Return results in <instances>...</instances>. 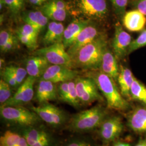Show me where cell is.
Masks as SVG:
<instances>
[{"label": "cell", "mask_w": 146, "mask_h": 146, "mask_svg": "<svg viewBox=\"0 0 146 146\" xmlns=\"http://www.w3.org/2000/svg\"><path fill=\"white\" fill-rule=\"evenodd\" d=\"M19 42L20 41L17 38V37L16 36V35H14L4 47L1 49V52H10L12 50H15L17 47H19Z\"/></svg>", "instance_id": "8d00e7d4"}, {"label": "cell", "mask_w": 146, "mask_h": 146, "mask_svg": "<svg viewBox=\"0 0 146 146\" xmlns=\"http://www.w3.org/2000/svg\"><path fill=\"white\" fill-rule=\"evenodd\" d=\"M0 115L6 124L20 128L39 125L42 121L35 112L23 106H1Z\"/></svg>", "instance_id": "277c9868"}, {"label": "cell", "mask_w": 146, "mask_h": 146, "mask_svg": "<svg viewBox=\"0 0 146 146\" xmlns=\"http://www.w3.org/2000/svg\"><path fill=\"white\" fill-rule=\"evenodd\" d=\"M43 1L44 2H47V1H48V0H43Z\"/></svg>", "instance_id": "ee69618b"}, {"label": "cell", "mask_w": 146, "mask_h": 146, "mask_svg": "<svg viewBox=\"0 0 146 146\" xmlns=\"http://www.w3.org/2000/svg\"><path fill=\"white\" fill-rule=\"evenodd\" d=\"M60 100L74 107L75 108H78L81 106L80 102L78 100V94L75 87V80L69 82V88L67 93Z\"/></svg>", "instance_id": "484cf974"}, {"label": "cell", "mask_w": 146, "mask_h": 146, "mask_svg": "<svg viewBox=\"0 0 146 146\" xmlns=\"http://www.w3.org/2000/svg\"><path fill=\"white\" fill-rule=\"evenodd\" d=\"M31 5L37 6H42L45 2L43 0H28Z\"/></svg>", "instance_id": "b9f144b4"}, {"label": "cell", "mask_w": 146, "mask_h": 146, "mask_svg": "<svg viewBox=\"0 0 146 146\" xmlns=\"http://www.w3.org/2000/svg\"><path fill=\"white\" fill-rule=\"evenodd\" d=\"M127 125L136 133H146V107H137L129 116Z\"/></svg>", "instance_id": "ffe728a7"}, {"label": "cell", "mask_w": 146, "mask_h": 146, "mask_svg": "<svg viewBox=\"0 0 146 146\" xmlns=\"http://www.w3.org/2000/svg\"><path fill=\"white\" fill-rule=\"evenodd\" d=\"M16 35L19 41L22 43L23 44L25 45L28 48L32 50H34L37 47V40H35L30 37L27 36L18 31H16Z\"/></svg>", "instance_id": "d6a6232c"}, {"label": "cell", "mask_w": 146, "mask_h": 146, "mask_svg": "<svg viewBox=\"0 0 146 146\" xmlns=\"http://www.w3.org/2000/svg\"><path fill=\"white\" fill-rule=\"evenodd\" d=\"M26 0H1V10L2 6H5L11 14L17 15L23 10Z\"/></svg>", "instance_id": "83f0119b"}, {"label": "cell", "mask_w": 146, "mask_h": 146, "mask_svg": "<svg viewBox=\"0 0 146 146\" xmlns=\"http://www.w3.org/2000/svg\"><path fill=\"white\" fill-rule=\"evenodd\" d=\"M0 146H29L26 138L13 131H5L0 137Z\"/></svg>", "instance_id": "cb8c5ba5"}, {"label": "cell", "mask_w": 146, "mask_h": 146, "mask_svg": "<svg viewBox=\"0 0 146 146\" xmlns=\"http://www.w3.org/2000/svg\"><path fill=\"white\" fill-rule=\"evenodd\" d=\"M78 77L77 71L61 65H50L40 78L57 84L74 80Z\"/></svg>", "instance_id": "7c38bea8"}, {"label": "cell", "mask_w": 146, "mask_h": 146, "mask_svg": "<svg viewBox=\"0 0 146 146\" xmlns=\"http://www.w3.org/2000/svg\"><path fill=\"white\" fill-rule=\"evenodd\" d=\"M112 146H131V143L127 141L120 140L117 139V140L113 142Z\"/></svg>", "instance_id": "60d3db41"}, {"label": "cell", "mask_w": 146, "mask_h": 146, "mask_svg": "<svg viewBox=\"0 0 146 146\" xmlns=\"http://www.w3.org/2000/svg\"><path fill=\"white\" fill-rule=\"evenodd\" d=\"M135 6L137 10L146 16V0H137Z\"/></svg>", "instance_id": "ab89813d"}, {"label": "cell", "mask_w": 146, "mask_h": 146, "mask_svg": "<svg viewBox=\"0 0 146 146\" xmlns=\"http://www.w3.org/2000/svg\"><path fill=\"white\" fill-rule=\"evenodd\" d=\"M79 11L88 19H102L108 13L106 0H77Z\"/></svg>", "instance_id": "8fae6325"}, {"label": "cell", "mask_w": 146, "mask_h": 146, "mask_svg": "<svg viewBox=\"0 0 146 146\" xmlns=\"http://www.w3.org/2000/svg\"><path fill=\"white\" fill-rule=\"evenodd\" d=\"M50 64L44 57L34 55L27 58L26 69L29 76L40 78Z\"/></svg>", "instance_id": "e0dca14e"}, {"label": "cell", "mask_w": 146, "mask_h": 146, "mask_svg": "<svg viewBox=\"0 0 146 146\" xmlns=\"http://www.w3.org/2000/svg\"><path fill=\"white\" fill-rule=\"evenodd\" d=\"M122 20L123 26L131 31H141L146 24V16L137 9L126 12Z\"/></svg>", "instance_id": "d6986e66"}, {"label": "cell", "mask_w": 146, "mask_h": 146, "mask_svg": "<svg viewBox=\"0 0 146 146\" xmlns=\"http://www.w3.org/2000/svg\"><path fill=\"white\" fill-rule=\"evenodd\" d=\"M134 146H146V137L140 139Z\"/></svg>", "instance_id": "7bdbcfd3"}, {"label": "cell", "mask_w": 146, "mask_h": 146, "mask_svg": "<svg viewBox=\"0 0 146 146\" xmlns=\"http://www.w3.org/2000/svg\"><path fill=\"white\" fill-rule=\"evenodd\" d=\"M132 42L131 36L123 29L119 23L115 25V33L112 42L113 52L117 59H122L128 54Z\"/></svg>", "instance_id": "4fadbf2b"}, {"label": "cell", "mask_w": 146, "mask_h": 146, "mask_svg": "<svg viewBox=\"0 0 146 146\" xmlns=\"http://www.w3.org/2000/svg\"><path fill=\"white\" fill-rule=\"evenodd\" d=\"M2 79H3L8 84H9L11 88H18L19 86L17 83L15 79L12 76V75L7 71L5 68H4L1 73Z\"/></svg>", "instance_id": "d590c367"}, {"label": "cell", "mask_w": 146, "mask_h": 146, "mask_svg": "<svg viewBox=\"0 0 146 146\" xmlns=\"http://www.w3.org/2000/svg\"><path fill=\"white\" fill-rule=\"evenodd\" d=\"M99 128V135L103 142L108 144L119 139L123 131V124L120 116H107Z\"/></svg>", "instance_id": "9c48e42d"}, {"label": "cell", "mask_w": 146, "mask_h": 146, "mask_svg": "<svg viewBox=\"0 0 146 146\" xmlns=\"http://www.w3.org/2000/svg\"><path fill=\"white\" fill-rule=\"evenodd\" d=\"M20 134L23 136L29 146H55L56 140L52 134L41 125L21 128Z\"/></svg>", "instance_id": "ba28073f"}, {"label": "cell", "mask_w": 146, "mask_h": 146, "mask_svg": "<svg viewBox=\"0 0 146 146\" xmlns=\"http://www.w3.org/2000/svg\"><path fill=\"white\" fill-rule=\"evenodd\" d=\"M37 78L28 76L25 81L17 89L15 93L5 104L1 106H23L30 102L34 98V84Z\"/></svg>", "instance_id": "30bf717a"}, {"label": "cell", "mask_w": 146, "mask_h": 146, "mask_svg": "<svg viewBox=\"0 0 146 146\" xmlns=\"http://www.w3.org/2000/svg\"><path fill=\"white\" fill-rule=\"evenodd\" d=\"M146 46V29L143 31L134 40L132 41L131 45L129 47L128 54H131L136 50Z\"/></svg>", "instance_id": "1f68e13d"}, {"label": "cell", "mask_w": 146, "mask_h": 146, "mask_svg": "<svg viewBox=\"0 0 146 146\" xmlns=\"http://www.w3.org/2000/svg\"><path fill=\"white\" fill-rule=\"evenodd\" d=\"M91 78L104 96L108 108L119 111H125L129 108V103L122 95L113 79L102 72L95 73Z\"/></svg>", "instance_id": "3957f363"}, {"label": "cell", "mask_w": 146, "mask_h": 146, "mask_svg": "<svg viewBox=\"0 0 146 146\" xmlns=\"http://www.w3.org/2000/svg\"><path fill=\"white\" fill-rule=\"evenodd\" d=\"M101 35L98 27L90 22L80 33L72 44L68 48V54L72 58L82 47L94 41Z\"/></svg>", "instance_id": "5bb4252c"}, {"label": "cell", "mask_w": 146, "mask_h": 146, "mask_svg": "<svg viewBox=\"0 0 146 146\" xmlns=\"http://www.w3.org/2000/svg\"><path fill=\"white\" fill-rule=\"evenodd\" d=\"M45 3L52 7L68 11V5L63 0H48Z\"/></svg>", "instance_id": "f35d334b"}, {"label": "cell", "mask_w": 146, "mask_h": 146, "mask_svg": "<svg viewBox=\"0 0 146 146\" xmlns=\"http://www.w3.org/2000/svg\"><path fill=\"white\" fill-rule=\"evenodd\" d=\"M35 112L42 121L54 129H60L67 126L70 117L63 110L49 102L32 106L31 108Z\"/></svg>", "instance_id": "5b68a950"}, {"label": "cell", "mask_w": 146, "mask_h": 146, "mask_svg": "<svg viewBox=\"0 0 146 146\" xmlns=\"http://www.w3.org/2000/svg\"><path fill=\"white\" fill-rule=\"evenodd\" d=\"M62 146H95L92 141L84 136H75L70 138Z\"/></svg>", "instance_id": "4dcf8cb0"}, {"label": "cell", "mask_w": 146, "mask_h": 146, "mask_svg": "<svg viewBox=\"0 0 146 146\" xmlns=\"http://www.w3.org/2000/svg\"><path fill=\"white\" fill-rule=\"evenodd\" d=\"M13 96L11 87L3 79L0 80V103L1 105L5 104Z\"/></svg>", "instance_id": "f546056e"}, {"label": "cell", "mask_w": 146, "mask_h": 146, "mask_svg": "<svg viewBox=\"0 0 146 146\" xmlns=\"http://www.w3.org/2000/svg\"><path fill=\"white\" fill-rule=\"evenodd\" d=\"M64 27L60 22L52 21L48 25L47 31L43 37V42L46 46L62 42Z\"/></svg>", "instance_id": "44dd1931"}, {"label": "cell", "mask_w": 146, "mask_h": 146, "mask_svg": "<svg viewBox=\"0 0 146 146\" xmlns=\"http://www.w3.org/2000/svg\"><path fill=\"white\" fill-rule=\"evenodd\" d=\"M41 11L49 20H52V21L61 22L65 21L68 15V11L52 7L45 3L42 5Z\"/></svg>", "instance_id": "d4e9b609"}, {"label": "cell", "mask_w": 146, "mask_h": 146, "mask_svg": "<svg viewBox=\"0 0 146 146\" xmlns=\"http://www.w3.org/2000/svg\"><path fill=\"white\" fill-rule=\"evenodd\" d=\"M117 59L114 52L107 47L103 54L100 67L101 72L109 76L115 81H117L120 73Z\"/></svg>", "instance_id": "2e32d148"}, {"label": "cell", "mask_w": 146, "mask_h": 146, "mask_svg": "<svg viewBox=\"0 0 146 146\" xmlns=\"http://www.w3.org/2000/svg\"><path fill=\"white\" fill-rule=\"evenodd\" d=\"M22 20L25 23L31 25L40 33L47 26L49 19L41 11H28L23 12Z\"/></svg>", "instance_id": "7402d4cb"}, {"label": "cell", "mask_w": 146, "mask_h": 146, "mask_svg": "<svg viewBox=\"0 0 146 146\" xmlns=\"http://www.w3.org/2000/svg\"><path fill=\"white\" fill-rule=\"evenodd\" d=\"M134 78L135 77L129 69L121 66L117 81L119 85L120 92L125 98L131 97V86Z\"/></svg>", "instance_id": "603a6c76"}, {"label": "cell", "mask_w": 146, "mask_h": 146, "mask_svg": "<svg viewBox=\"0 0 146 146\" xmlns=\"http://www.w3.org/2000/svg\"><path fill=\"white\" fill-rule=\"evenodd\" d=\"M107 47L106 38L101 35L82 47L73 56V66L86 70L100 69L102 55Z\"/></svg>", "instance_id": "6da1fadb"}, {"label": "cell", "mask_w": 146, "mask_h": 146, "mask_svg": "<svg viewBox=\"0 0 146 146\" xmlns=\"http://www.w3.org/2000/svg\"><path fill=\"white\" fill-rule=\"evenodd\" d=\"M34 98L39 104L58 99V86L51 81L39 78Z\"/></svg>", "instance_id": "9a60e30c"}, {"label": "cell", "mask_w": 146, "mask_h": 146, "mask_svg": "<svg viewBox=\"0 0 146 146\" xmlns=\"http://www.w3.org/2000/svg\"><path fill=\"white\" fill-rule=\"evenodd\" d=\"M107 116L106 109L100 105H96L72 116L67 127L70 131L75 133L90 132L98 128Z\"/></svg>", "instance_id": "7a4b0ae2"}, {"label": "cell", "mask_w": 146, "mask_h": 146, "mask_svg": "<svg viewBox=\"0 0 146 146\" xmlns=\"http://www.w3.org/2000/svg\"><path fill=\"white\" fill-rule=\"evenodd\" d=\"M17 31L37 41V37L40 33L34 27L31 26V25L26 23L25 25L20 27L17 29Z\"/></svg>", "instance_id": "e575fe53"}, {"label": "cell", "mask_w": 146, "mask_h": 146, "mask_svg": "<svg viewBox=\"0 0 146 146\" xmlns=\"http://www.w3.org/2000/svg\"><path fill=\"white\" fill-rule=\"evenodd\" d=\"M129 0H110L116 13L123 17L125 14V10Z\"/></svg>", "instance_id": "836d02e7"}, {"label": "cell", "mask_w": 146, "mask_h": 146, "mask_svg": "<svg viewBox=\"0 0 146 146\" xmlns=\"http://www.w3.org/2000/svg\"><path fill=\"white\" fill-rule=\"evenodd\" d=\"M15 35L8 30H2L0 32V48L4 47Z\"/></svg>", "instance_id": "74e56055"}, {"label": "cell", "mask_w": 146, "mask_h": 146, "mask_svg": "<svg viewBox=\"0 0 146 146\" xmlns=\"http://www.w3.org/2000/svg\"><path fill=\"white\" fill-rule=\"evenodd\" d=\"M131 97L146 105V87L135 78L131 88Z\"/></svg>", "instance_id": "4316f807"}, {"label": "cell", "mask_w": 146, "mask_h": 146, "mask_svg": "<svg viewBox=\"0 0 146 146\" xmlns=\"http://www.w3.org/2000/svg\"><path fill=\"white\" fill-rule=\"evenodd\" d=\"M34 55L45 58L51 64L61 65L73 68V60L62 42L56 43L36 50Z\"/></svg>", "instance_id": "8992f818"}, {"label": "cell", "mask_w": 146, "mask_h": 146, "mask_svg": "<svg viewBox=\"0 0 146 146\" xmlns=\"http://www.w3.org/2000/svg\"><path fill=\"white\" fill-rule=\"evenodd\" d=\"M75 87L80 104L88 106L95 101H103L94 79L91 77H78L75 79Z\"/></svg>", "instance_id": "52a82bcc"}, {"label": "cell", "mask_w": 146, "mask_h": 146, "mask_svg": "<svg viewBox=\"0 0 146 146\" xmlns=\"http://www.w3.org/2000/svg\"><path fill=\"white\" fill-rule=\"evenodd\" d=\"M90 23L89 20L77 19L72 21L65 28L62 43L66 49H68L72 44L80 33Z\"/></svg>", "instance_id": "ac0fdd59"}, {"label": "cell", "mask_w": 146, "mask_h": 146, "mask_svg": "<svg viewBox=\"0 0 146 146\" xmlns=\"http://www.w3.org/2000/svg\"><path fill=\"white\" fill-rule=\"evenodd\" d=\"M5 68L12 75L19 86L25 81V80L27 78V75L28 73L26 68L17 67L14 65L7 66Z\"/></svg>", "instance_id": "f1b7e54d"}]
</instances>
